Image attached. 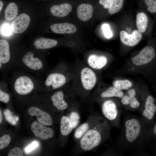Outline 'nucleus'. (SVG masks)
Masks as SVG:
<instances>
[{"mask_svg":"<svg viewBox=\"0 0 156 156\" xmlns=\"http://www.w3.org/2000/svg\"><path fill=\"white\" fill-rule=\"evenodd\" d=\"M18 12L16 4L13 2L8 4L6 7L4 13L5 18L7 20L11 21L15 18Z\"/></svg>","mask_w":156,"mask_h":156,"instance_id":"nucleus-25","label":"nucleus"},{"mask_svg":"<svg viewBox=\"0 0 156 156\" xmlns=\"http://www.w3.org/2000/svg\"><path fill=\"white\" fill-rule=\"evenodd\" d=\"M148 131L151 139L153 140L156 145V120L153 124L148 128Z\"/></svg>","mask_w":156,"mask_h":156,"instance_id":"nucleus-33","label":"nucleus"},{"mask_svg":"<svg viewBox=\"0 0 156 156\" xmlns=\"http://www.w3.org/2000/svg\"><path fill=\"white\" fill-rule=\"evenodd\" d=\"M10 46L8 41L4 39L0 40V63L6 64L10 60Z\"/></svg>","mask_w":156,"mask_h":156,"instance_id":"nucleus-20","label":"nucleus"},{"mask_svg":"<svg viewBox=\"0 0 156 156\" xmlns=\"http://www.w3.org/2000/svg\"><path fill=\"white\" fill-rule=\"evenodd\" d=\"M57 44L56 40L44 38H38L34 42L35 47L39 49L51 48L56 46Z\"/></svg>","mask_w":156,"mask_h":156,"instance_id":"nucleus-19","label":"nucleus"},{"mask_svg":"<svg viewBox=\"0 0 156 156\" xmlns=\"http://www.w3.org/2000/svg\"><path fill=\"white\" fill-rule=\"evenodd\" d=\"M156 51L152 46H147L143 48L132 59L133 63L138 66L153 65L156 63Z\"/></svg>","mask_w":156,"mask_h":156,"instance_id":"nucleus-5","label":"nucleus"},{"mask_svg":"<svg viewBox=\"0 0 156 156\" xmlns=\"http://www.w3.org/2000/svg\"><path fill=\"white\" fill-rule=\"evenodd\" d=\"M121 41L124 44L129 47L134 46L140 41L142 34L138 30H134L132 34H128L125 31H122L120 33Z\"/></svg>","mask_w":156,"mask_h":156,"instance_id":"nucleus-11","label":"nucleus"},{"mask_svg":"<svg viewBox=\"0 0 156 156\" xmlns=\"http://www.w3.org/2000/svg\"><path fill=\"white\" fill-rule=\"evenodd\" d=\"M50 28L53 32L59 34H73L77 30L75 25L68 23L54 24L51 25Z\"/></svg>","mask_w":156,"mask_h":156,"instance_id":"nucleus-16","label":"nucleus"},{"mask_svg":"<svg viewBox=\"0 0 156 156\" xmlns=\"http://www.w3.org/2000/svg\"><path fill=\"white\" fill-rule=\"evenodd\" d=\"M15 91L22 95L30 93L34 88V84L32 79L26 76H21L18 77L14 83Z\"/></svg>","mask_w":156,"mask_h":156,"instance_id":"nucleus-7","label":"nucleus"},{"mask_svg":"<svg viewBox=\"0 0 156 156\" xmlns=\"http://www.w3.org/2000/svg\"><path fill=\"white\" fill-rule=\"evenodd\" d=\"M81 79L83 87L87 90L93 88L96 82V77L95 73L88 67L85 68L81 70Z\"/></svg>","mask_w":156,"mask_h":156,"instance_id":"nucleus-10","label":"nucleus"},{"mask_svg":"<svg viewBox=\"0 0 156 156\" xmlns=\"http://www.w3.org/2000/svg\"><path fill=\"white\" fill-rule=\"evenodd\" d=\"M151 140L148 128L141 117L126 114L115 147L122 155L126 152L143 155Z\"/></svg>","mask_w":156,"mask_h":156,"instance_id":"nucleus-1","label":"nucleus"},{"mask_svg":"<svg viewBox=\"0 0 156 156\" xmlns=\"http://www.w3.org/2000/svg\"><path fill=\"white\" fill-rule=\"evenodd\" d=\"M110 130V125L108 121L102 116H98L94 124L90 126L80 139L81 148L84 151H88L97 147L109 138Z\"/></svg>","mask_w":156,"mask_h":156,"instance_id":"nucleus-2","label":"nucleus"},{"mask_svg":"<svg viewBox=\"0 0 156 156\" xmlns=\"http://www.w3.org/2000/svg\"><path fill=\"white\" fill-rule=\"evenodd\" d=\"M2 120V115L1 110H0V123L1 124Z\"/></svg>","mask_w":156,"mask_h":156,"instance_id":"nucleus-40","label":"nucleus"},{"mask_svg":"<svg viewBox=\"0 0 156 156\" xmlns=\"http://www.w3.org/2000/svg\"><path fill=\"white\" fill-rule=\"evenodd\" d=\"M156 120V114H155V120Z\"/></svg>","mask_w":156,"mask_h":156,"instance_id":"nucleus-42","label":"nucleus"},{"mask_svg":"<svg viewBox=\"0 0 156 156\" xmlns=\"http://www.w3.org/2000/svg\"><path fill=\"white\" fill-rule=\"evenodd\" d=\"M77 12L78 18L82 21H86L90 20L92 17L94 7L90 3H82L78 6Z\"/></svg>","mask_w":156,"mask_h":156,"instance_id":"nucleus-15","label":"nucleus"},{"mask_svg":"<svg viewBox=\"0 0 156 156\" xmlns=\"http://www.w3.org/2000/svg\"><path fill=\"white\" fill-rule=\"evenodd\" d=\"M148 12L151 14L156 13V0H144Z\"/></svg>","mask_w":156,"mask_h":156,"instance_id":"nucleus-31","label":"nucleus"},{"mask_svg":"<svg viewBox=\"0 0 156 156\" xmlns=\"http://www.w3.org/2000/svg\"><path fill=\"white\" fill-rule=\"evenodd\" d=\"M60 129L61 134L65 136L69 135L72 131L73 128L68 116H63L62 117Z\"/></svg>","mask_w":156,"mask_h":156,"instance_id":"nucleus-23","label":"nucleus"},{"mask_svg":"<svg viewBox=\"0 0 156 156\" xmlns=\"http://www.w3.org/2000/svg\"><path fill=\"white\" fill-rule=\"evenodd\" d=\"M28 112L31 116H36L38 121L43 125L51 126L53 124V120L51 116L37 107H30L28 109Z\"/></svg>","mask_w":156,"mask_h":156,"instance_id":"nucleus-12","label":"nucleus"},{"mask_svg":"<svg viewBox=\"0 0 156 156\" xmlns=\"http://www.w3.org/2000/svg\"><path fill=\"white\" fill-rule=\"evenodd\" d=\"M3 2L1 1H0V12L2 9V7L3 6Z\"/></svg>","mask_w":156,"mask_h":156,"instance_id":"nucleus-41","label":"nucleus"},{"mask_svg":"<svg viewBox=\"0 0 156 156\" xmlns=\"http://www.w3.org/2000/svg\"><path fill=\"white\" fill-rule=\"evenodd\" d=\"M12 31L11 27L8 24L3 25L1 28V31L3 34L8 36L10 35Z\"/></svg>","mask_w":156,"mask_h":156,"instance_id":"nucleus-37","label":"nucleus"},{"mask_svg":"<svg viewBox=\"0 0 156 156\" xmlns=\"http://www.w3.org/2000/svg\"><path fill=\"white\" fill-rule=\"evenodd\" d=\"M113 86L120 90H125L130 89L132 86V82L128 79L118 80L113 81Z\"/></svg>","mask_w":156,"mask_h":156,"instance_id":"nucleus-26","label":"nucleus"},{"mask_svg":"<svg viewBox=\"0 0 156 156\" xmlns=\"http://www.w3.org/2000/svg\"><path fill=\"white\" fill-rule=\"evenodd\" d=\"M90 125L88 122H84L78 127L75 131L74 137L77 139H80L89 129Z\"/></svg>","mask_w":156,"mask_h":156,"instance_id":"nucleus-27","label":"nucleus"},{"mask_svg":"<svg viewBox=\"0 0 156 156\" xmlns=\"http://www.w3.org/2000/svg\"><path fill=\"white\" fill-rule=\"evenodd\" d=\"M22 61L26 67L33 70H40L43 66L42 62L39 58L35 57L34 53L31 52L26 53L23 56Z\"/></svg>","mask_w":156,"mask_h":156,"instance_id":"nucleus-14","label":"nucleus"},{"mask_svg":"<svg viewBox=\"0 0 156 156\" xmlns=\"http://www.w3.org/2000/svg\"><path fill=\"white\" fill-rule=\"evenodd\" d=\"M4 114L6 120L12 125H15L18 120V117L13 115L12 112L8 109H6Z\"/></svg>","mask_w":156,"mask_h":156,"instance_id":"nucleus-29","label":"nucleus"},{"mask_svg":"<svg viewBox=\"0 0 156 156\" xmlns=\"http://www.w3.org/2000/svg\"><path fill=\"white\" fill-rule=\"evenodd\" d=\"M68 117L74 129L77 126L79 123L80 120L79 114L77 112L73 111L70 112Z\"/></svg>","mask_w":156,"mask_h":156,"instance_id":"nucleus-30","label":"nucleus"},{"mask_svg":"<svg viewBox=\"0 0 156 156\" xmlns=\"http://www.w3.org/2000/svg\"><path fill=\"white\" fill-rule=\"evenodd\" d=\"M66 81V79L64 75L59 73H53L47 76L44 83L47 86L51 87L55 89L63 86Z\"/></svg>","mask_w":156,"mask_h":156,"instance_id":"nucleus-13","label":"nucleus"},{"mask_svg":"<svg viewBox=\"0 0 156 156\" xmlns=\"http://www.w3.org/2000/svg\"><path fill=\"white\" fill-rule=\"evenodd\" d=\"M10 96L7 92L0 90V101L5 103H7L10 99Z\"/></svg>","mask_w":156,"mask_h":156,"instance_id":"nucleus-36","label":"nucleus"},{"mask_svg":"<svg viewBox=\"0 0 156 156\" xmlns=\"http://www.w3.org/2000/svg\"><path fill=\"white\" fill-rule=\"evenodd\" d=\"M64 95L62 92L58 91L55 92L51 97L53 105L59 110H64L67 108L68 105L64 99Z\"/></svg>","mask_w":156,"mask_h":156,"instance_id":"nucleus-21","label":"nucleus"},{"mask_svg":"<svg viewBox=\"0 0 156 156\" xmlns=\"http://www.w3.org/2000/svg\"><path fill=\"white\" fill-rule=\"evenodd\" d=\"M144 94L141 97L142 103L140 112L141 118L148 128L155 122L156 99L149 93Z\"/></svg>","mask_w":156,"mask_h":156,"instance_id":"nucleus-3","label":"nucleus"},{"mask_svg":"<svg viewBox=\"0 0 156 156\" xmlns=\"http://www.w3.org/2000/svg\"><path fill=\"white\" fill-rule=\"evenodd\" d=\"M101 109L107 120L114 126L121 129L120 119L122 110L120 104L112 99L106 100L102 104Z\"/></svg>","mask_w":156,"mask_h":156,"instance_id":"nucleus-4","label":"nucleus"},{"mask_svg":"<svg viewBox=\"0 0 156 156\" xmlns=\"http://www.w3.org/2000/svg\"><path fill=\"white\" fill-rule=\"evenodd\" d=\"M88 62L89 65L96 69H100L104 67L107 63V59L103 56L92 54L89 57Z\"/></svg>","mask_w":156,"mask_h":156,"instance_id":"nucleus-18","label":"nucleus"},{"mask_svg":"<svg viewBox=\"0 0 156 156\" xmlns=\"http://www.w3.org/2000/svg\"><path fill=\"white\" fill-rule=\"evenodd\" d=\"M38 145V143L36 141H34L31 144L27 146L25 149L27 153L31 152L37 147Z\"/></svg>","mask_w":156,"mask_h":156,"instance_id":"nucleus-39","label":"nucleus"},{"mask_svg":"<svg viewBox=\"0 0 156 156\" xmlns=\"http://www.w3.org/2000/svg\"><path fill=\"white\" fill-rule=\"evenodd\" d=\"M124 2V0H112L108 9V13L113 14L118 12L122 7Z\"/></svg>","mask_w":156,"mask_h":156,"instance_id":"nucleus-28","label":"nucleus"},{"mask_svg":"<svg viewBox=\"0 0 156 156\" xmlns=\"http://www.w3.org/2000/svg\"><path fill=\"white\" fill-rule=\"evenodd\" d=\"M31 129L34 135L42 140L52 138L54 135V131L52 129L46 127L36 121L32 123Z\"/></svg>","mask_w":156,"mask_h":156,"instance_id":"nucleus-8","label":"nucleus"},{"mask_svg":"<svg viewBox=\"0 0 156 156\" xmlns=\"http://www.w3.org/2000/svg\"><path fill=\"white\" fill-rule=\"evenodd\" d=\"M29 16L25 13L18 15L13 20L11 27L12 31L16 34L21 33L28 28L30 23Z\"/></svg>","mask_w":156,"mask_h":156,"instance_id":"nucleus-9","label":"nucleus"},{"mask_svg":"<svg viewBox=\"0 0 156 156\" xmlns=\"http://www.w3.org/2000/svg\"><path fill=\"white\" fill-rule=\"evenodd\" d=\"M137 92L134 89L128 90L120 99V103L125 109L131 111H140L142 100L138 96Z\"/></svg>","mask_w":156,"mask_h":156,"instance_id":"nucleus-6","label":"nucleus"},{"mask_svg":"<svg viewBox=\"0 0 156 156\" xmlns=\"http://www.w3.org/2000/svg\"><path fill=\"white\" fill-rule=\"evenodd\" d=\"M112 0H99V3L104 8L108 9L111 5Z\"/></svg>","mask_w":156,"mask_h":156,"instance_id":"nucleus-38","label":"nucleus"},{"mask_svg":"<svg viewBox=\"0 0 156 156\" xmlns=\"http://www.w3.org/2000/svg\"><path fill=\"white\" fill-rule=\"evenodd\" d=\"M102 28L105 37L107 38L112 37L113 36L112 31L109 28V25L107 24L102 25Z\"/></svg>","mask_w":156,"mask_h":156,"instance_id":"nucleus-35","label":"nucleus"},{"mask_svg":"<svg viewBox=\"0 0 156 156\" xmlns=\"http://www.w3.org/2000/svg\"><path fill=\"white\" fill-rule=\"evenodd\" d=\"M122 90L114 87H111L102 92L100 95L101 98H107L112 97L121 98L124 95Z\"/></svg>","mask_w":156,"mask_h":156,"instance_id":"nucleus-24","label":"nucleus"},{"mask_svg":"<svg viewBox=\"0 0 156 156\" xmlns=\"http://www.w3.org/2000/svg\"><path fill=\"white\" fill-rule=\"evenodd\" d=\"M11 141L10 136L8 134L4 135L0 138V149H2L7 147Z\"/></svg>","mask_w":156,"mask_h":156,"instance_id":"nucleus-32","label":"nucleus"},{"mask_svg":"<svg viewBox=\"0 0 156 156\" xmlns=\"http://www.w3.org/2000/svg\"><path fill=\"white\" fill-rule=\"evenodd\" d=\"M72 7L69 3H63L58 5H55L51 8L50 11L53 16L64 17L67 15L71 11Z\"/></svg>","mask_w":156,"mask_h":156,"instance_id":"nucleus-17","label":"nucleus"},{"mask_svg":"<svg viewBox=\"0 0 156 156\" xmlns=\"http://www.w3.org/2000/svg\"><path fill=\"white\" fill-rule=\"evenodd\" d=\"M136 25L138 31L144 33L148 26L149 20L147 15L144 12L138 13L136 17Z\"/></svg>","mask_w":156,"mask_h":156,"instance_id":"nucleus-22","label":"nucleus"},{"mask_svg":"<svg viewBox=\"0 0 156 156\" xmlns=\"http://www.w3.org/2000/svg\"><path fill=\"white\" fill-rule=\"evenodd\" d=\"M8 156H23V153L21 148L16 147L11 149L9 152Z\"/></svg>","mask_w":156,"mask_h":156,"instance_id":"nucleus-34","label":"nucleus"}]
</instances>
